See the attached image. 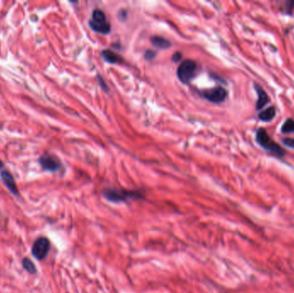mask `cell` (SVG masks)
<instances>
[{"label":"cell","instance_id":"1","mask_svg":"<svg viewBox=\"0 0 294 293\" xmlns=\"http://www.w3.org/2000/svg\"><path fill=\"white\" fill-rule=\"evenodd\" d=\"M255 141L261 148L264 149L266 152L271 153L272 155L278 158H284L287 152L278 143L273 140V138L268 134L266 129L260 127L257 129L255 133Z\"/></svg>","mask_w":294,"mask_h":293},{"label":"cell","instance_id":"2","mask_svg":"<svg viewBox=\"0 0 294 293\" xmlns=\"http://www.w3.org/2000/svg\"><path fill=\"white\" fill-rule=\"evenodd\" d=\"M103 196L106 200L114 202H126L128 200H140L144 198V195L139 191H129V190H121L115 188H109L103 191Z\"/></svg>","mask_w":294,"mask_h":293},{"label":"cell","instance_id":"3","mask_svg":"<svg viewBox=\"0 0 294 293\" xmlns=\"http://www.w3.org/2000/svg\"><path fill=\"white\" fill-rule=\"evenodd\" d=\"M89 27L97 33L107 35L110 32L111 26L108 22L106 15L103 10L96 9L92 13V17L89 20Z\"/></svg>","mask_w":294,"mask_h":293},{"label":"cell","instance_id":"4","mask_svg":"<svg viewBox=\"0 0 294 293\" xmlns=\"http://www.w3.org/2000/svg\"><path fill=\"white\" fill-rule=\"evenodd\" d=\"M197 72V65L194 60L187 59L179 66L177 77L182 84H189L195 77Z\"/></svg>","mask_w":294,"mask_h":293},{"label":"cell","instance_id":"5","mask_svg":"<svg viewBox=\"0 0 294 293\" xmlns=\"http://www.w3.org/2000/svg\"><path fill=\"white\" fill-rule=\"evenodd\" d=\"M50 250V241L45 237H39L32 246V254L38 260H42L46 258Z\"/></svg>","mask_w":294,"mask_h":293},{"label":"cell","instance_id":"6","mask_svg":"<svg viewBox=\"0 0 294 293\" xmlns=\"http://www.w3.org/2000/svg\"><path fill=\"white\" fill-rule=\"evenodd\" d=\"M201 95L204 98L209 100V102H213V103H221L226 99L228 93L223 87L217 86L211 89L203 90L201 92Z\"/></svg>","mask_w":294,"mask_h":293},{"label":"cell","instance_id":"7","mask_svg":"<svg viewBox=\"0 0 294 293\" xmlns=\"http://www.w3.org/2000/svg\"><path fill=\"white\" fill-rule=\"evenodd\" d=\"M39 164L44 170L49 172L58 171L62 166L60 159L49 153H44L43 155L41 156Z\"/></svg>","mask_w":294,"mask_h":293},{"label":"cell","instance_id":"8","mask_svg":"<svg viewBox=\"0 0 294 293\" xmlns=\"http://www.w3.org/2000/svg\"><path fill=\"white\" fill-rule=\"evenodd\" d=\"M0 177H1V180L3 181L4 186L8 188V190L12 195H16V196L19 195V191H18V188H17V184H16L15 179H14L13 175H11L10 172L8 171V170H1Z\"/></svg>","mask_w":294,"mask_h":293},{"label":"cell","instance_id":"9","mask_svg":"<svg viewBox=\"0 0 294 293\" xmlns=\"http://www.w3.org/2000/svg\"><path fill=\"white\" fill-rule=\"evenodd\" d=\"M254 88L255 89V92L257 94V101H256L255 108L256 110L260 111L270 102V97L268 96V93L266 92L263 88L258 84H254Z\"/></svg>","mask_w":294,"mask_h":293},{"label":"cell","instance_id":"10","mask_svg":"<svg viewBox=\"0 0 294 293\" xmlns=\"http://www.w3.org/2000/svg\"><path fill=\"white\" fill-rule=\"evenodd\" d=\"M275 116H276V109L274 106H271L259 113L258 118L261 120V122H270L275 118Z\"/></svg>","mask_w":294,"mask_h":293},{"label":"cell","instance_id":"11","mask_svg":"<svg viewBox=\"0 0 294 293\" xmlns=\"http://www.w3.org/2000/svg\"><path fill=\"white\" fill-rule=\"evenodd\" d=\"M102 56L107 62L110 63V64H116V63H121L123 61L122 57L109 49L103 50L102 52Z\"/></svg>","mask_w":294,"mask_h":293},{"label":"cell","instance_id":"12","mask_svg":"<svg viewBox=\"0 0 294 293\" xmlns=\"http://www.w3.org/2000/svg\"><path fill=\"white\" fill-rule=\"evenodd\" d=\"M151 42H152L153 46L160 48V49H166L171 46V43L169 42V41L166 40L164 37H157V36L152 37L151 38Z\"/></svg>","mask_w":294,"mask_h":293},{"label":"cell","instance_id":"13","mask_svg":"<svg viewBox=\"0 0 294 293\" xmlns=\"http://www.w3.org/2000/svg\"><path fill=\"white\" fill-rule=\"evenodd\" d=\"M23 269L30 274H36L37 273V267L30 258H23L22 260Z\"/></svg>","mask_w":294,"mask_h":293},{"label":"cell","instance_id":"14","mask_svg":"<svg viewBox=\"0 0 294 293\" xmlns=\"http://www.w3.org/2000/svg\"><path fill=\"white\" fill-rule=\"evenodd\" d=\"M281 132L284 134L287 133H294V120L289 118L286 120V122L283 123L281 126Z\"/></svg>","mask_w":294,"mask_h":293},{"label":"cell","instance_id":"15","mask_svg":"<svg viewBox=\"0 0 294 293\" xmlns=\"http://www.w3.org/2000/svg\"><path fill=\"white\" fill-rule=\"evenodd\" d=\"M282 144L287 146L288 148L293 149L294 150V138H285L281 140Z\"/></svg>","mask_w":294,"mask_h":293},{"label":"cell","instance_id":"16","mask_svg":"<svg viewBox=\"0 0 294 293\" xmlns=\"http://www.w3.org/2000/svg\"><path fill=\"white\" fill-rule=\"evenodd\" d=\"M156 53L152 50H147L146 53H145V58L148 60L153 59L155 57Z\"/></svg>","mask_w":294,"mask_h":293},{"label":"cell","instance_id":"17","mask_svg":"<svg viewBox=\"0 0 294 293\" xmlns=\"http://www.w3.org/2000/svg\"><path fill=\"white\" fill-rule=\"evenodd\" d=\"M182 53L177 52V53L173 54V56H172V60H173L174 62H179V61L182 59Z\"/></svg>","mask_w":294,"mask_h":293},{"label":"cell","instance_id":"18","mask_svg":"<svg viewBox=\"0 0 294 293\" xmlns=\"http://www.w3.org/2000/svg\"><path fill=\"white\" fill-rule=\"evenodd\" d=\"M3 168V162L1 161V160H0V169H2V168Z\"/></svg>","mask_w":294,"mask_h":293}]
</instances>
